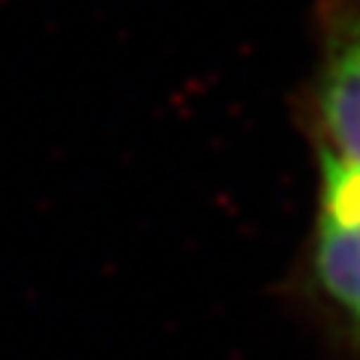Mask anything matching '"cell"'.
I'll return each mask as SVG.
<instances>
[{"label": "cell", "instance_id": "cell-2", "mask_svg": "<svg viewBox=\"0 0 360 360\" xmlns=\"http://www.w3.org/2000/svg\"><path fill=\"white\" fill-rule=\"evenodd\" d=\"M303 120L315 153L360 168V0H319Z\"/></svg>", "mask_w": 360, "mask_h": 360}, {"label": "cell", "instance_id": "cell-1", "mask_svg": "<svg viewBox=\"0 0 360 360\" xmlns=\"http://www.w3.org/2000/svg\"><path fill=\"white\" fill-rule=\"evenodd\" d=\"M312 229L297 267V288L336 342L360 354V168L315 153Z\"/></svg>", "mask_w": 360, "mask_h": 360}]
</instances>
